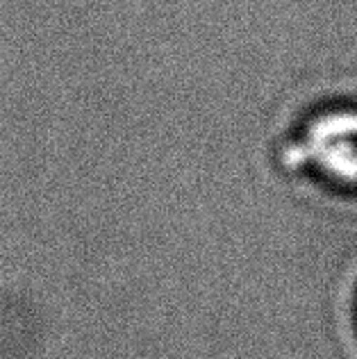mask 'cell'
Listing matches in <instances>:
<instances>
[{
  "label": "cell",
  "mask_w": 357,
  "mask_h": 359,
  "mask_svg": "<svg viewBox=\"0 0 357 359\" xmlns=\"http://www.w3.org/2000/svg\"><path fill=\"white\" fill-rule=\"evenodd\" d=\"M287 166H312L339 187H357V107H332L305 123L287 148Z\"/></svg>",
  "instance_id": "6da1fadb"
}]
</instances>
